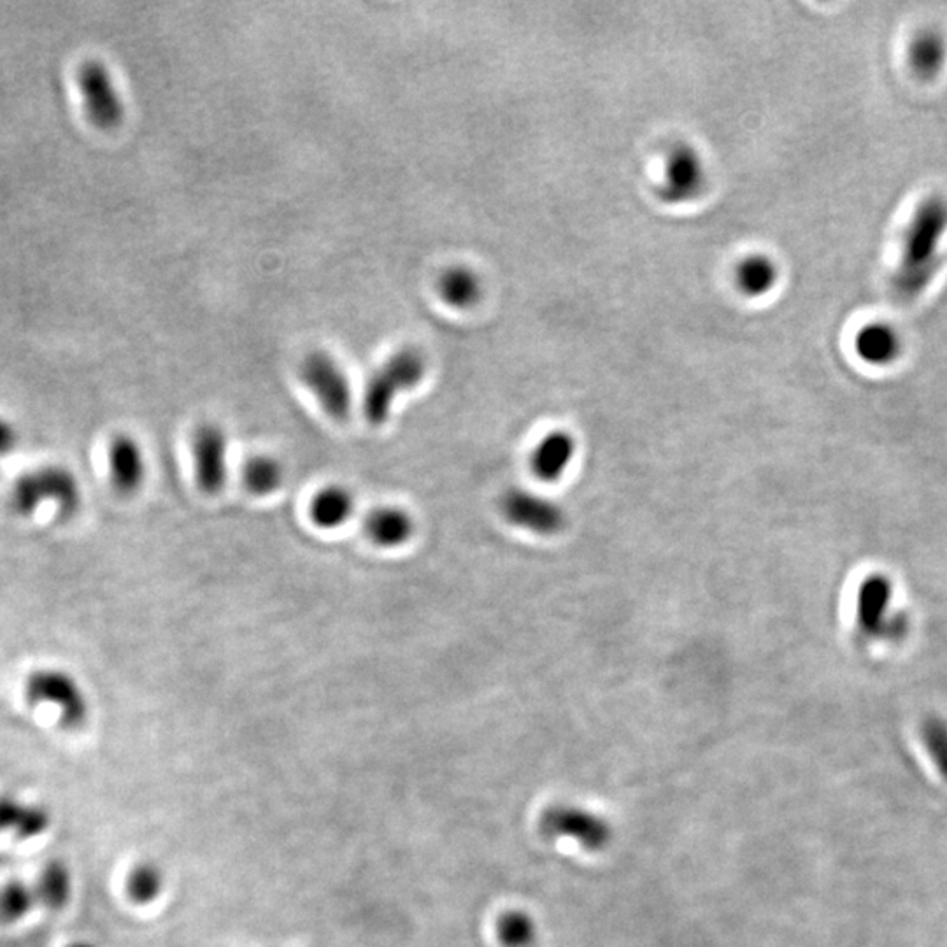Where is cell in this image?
Here are the masks:
<instances>
[{"label": "cell", "mask_w": 947, "mask_h": 947, "mask_svg": "<svg viewBox=\"0 0 947 947\" xmlns=\"http://www.w3.org/2000/svg\"><path fill=\"white\" fill-rule=\"evenodd\" d=\"M946 230V197L923 200L907 227L902 260L895 274V288L904 300L915 299L932 282L938 265V246Z\"/></svg>", "instance_id": "cell-1"}, {"label": "cell", "mask_w": 947, "mask_h": 947, "mask_svg": "<svg viewBox=\"0 0 947 947\" xmlns=\"http://www.w3.org/2000/svg\"><path fill=\"white\" fill-rule=\"evenodd\" d=\"M45 502H53L62 518H71L83 502L82 485L71 469L50 463L23 472L11 486L10 506L18 516L36 514Z\"/></svg>", "instance_id": "cell-2"}, {"label": "cell", "mask_w": 947, "mask_h": 947, "mask_svg": "<svg viewBox=\"0 0 947 947\" xmlns=\"http://www.w3.org/2000/svg\"><path fill=\"white\" fill-rule=\"evenodd\" d=\"M426 372L425 357L418 349H400L369 379L363 394V414L371 425L388 422L397 395L411 390Z\"/></svg>", "instance_id": "cell-3"}, {"label": "cell", "mask_w": 947, "mask_h": 947, "mask_svg": "<svg viewBox=\"0 0 947 947\" xmlns=\"http://www.w3.org/2000/svg\"><path fill=\"white\" fill-rule=\"evenodd\" d=\"M23 694L33 708L53 706L59 709L60 723L65 728H79L88 720L87 695L67 671L45 666L30 672Z\"/></svg>", "instance_id": "cell-4"}, {"label": "cell", "mask_w": 947, "mask_h": 947, "mask_svg": "<svg viewBox=\"0 0 947 947\" xmlns=\"http://www.w3.org/2000/svg\"><path fill=\"white\" fill-rule=\"evenodd\" d=\"M540 832L551 840H572L586 851H602L612 840V826L606 818L572 803L548 809L540 820Z\"/></svg>", "instance_id": "cell-5"}, {"label": "cell", "mask_w": 947, "mask_h": 947, "mask_svg": "<svg viewBox=\"0 0 947 947\" xmlns=\"http://www.w3.org/2000/svg\"><path fill=\"white\" fill-rule=\"evenodd\" d=\"M300 379L313 391L328 416L345 422L353 409V394L348 376L327 353H311L300 363Z\"/></svg>", "instance_id": "cell-6"}, {"label": "cell", "mask_w": 947, "mask_h": 947, "mask_svg": "<svg viewBox=\"0 0 947 947\" xmlns=\"http://www.w3.org/2000/svg\"><path fill=\"white\" fill-rule=\"evenodd\" d=\"M77 85L88 120L102 130L119 127L125 114V105L114 87L110 68L99 60H87L77 71Z\"/></svg>", "instance_id": "cell-7"}, {"label": "cell", "mask_w": 947, "mask_h": 947, "mask_svg": "<svg viewBox=\"0 0 947 947\" xmlns=\"http://www.w3.org/2000/svg\"><path fill=\"white\" fill-rule=\"evenodd\" d=\"M191 451L196 462V477L200 490L208 495H219L227 483L228 439L219 425H202L191 439Z\"/></svg>", "instance_id": "cell-8"}, {"label": "cell", "mask_w": 947, "mask_h": 947, "mask_svg": "<svg viewBox=\"0 0 947 947\" xmlns=\"http://www.w3.org/2000/svg\"><path fill=\"white\" fill-rule=\"evenodd\" d=\"M706 186V167L697 151L689 146H675L669 151L660 183V199L666 204H685L697 199Z\"/></svg>", "instance_id": "cell-9"}, {"label": "cell", "mask_w": 947, "mask_h": 947, "mask_svg": "<svg viewBox=\"0 0 947 947\" xmlns=\"http://www.w3.org/2000/svg\"><path fill=\"white\" fill-rule=\"evenodd\" d=\"M503 516L512 525L539 535H555L565 526V514L558 503L525 490H509L502 499Z\"/></svg>", "instance_id": "cell-10"}, {"label": "cell", "mask_w": 947, "mask_h": 947, "mask_svg": "<svg viewBox=\"0 0 947 947\" xmlns=\"http://www.w3.org/2000/svg\"><path fill=\"white\" fill-rule=\"evenodd\" d=\"M110 479L120 495H134L146 479V458L136 437L128 434L114 436L108 449Z\"/></svg>", "instance_id": "cell-11"}, {"label": "cell", "mask_w": 947, "mask_h": 947, "mask_svg": "<svg viewBox=\"0 0 947 947\" xmlns=\"http://www.w3.org/2000/svg\"><path fill=\"white\" fill-rule=\"evenodd\" d=\"M51 826L50 812L39 803L25 802L14 795H0V834L16 840L41 837Z\"/></svg>", "instance_id": "cell-12"}, {"label": "cell", "mask_w": 947, "mask_h": 947, "mask_svg": "<svg viewBox=\"0 0 947 947\" xmlns=\"http://www.w3.org/2000/svg\"><path fill=\"white\" fill-rule=\"evenodd\" d=\"M892 585L883 576H872L863 581L858 591L857 620L860 632L867 637H883L888 623Z\"/></svg>", "instance_id": "cell-13"}, {"label": "cell", "mask_w": 947, "mask_h": 947, "mask_svg": "<svg viewBox=\"0 0 947 947\" xmlns=\"http://www.w3.org/2000/svg\"><path fill=\"white\" fill-rule=\"evenodd\" d=\"M365 534L379 548H399L413 537L414 520L400 508H377L365 520Z\"/></svg>", "instance_id": "cell-14"}, {"label": "cell", "mask_w": 947, "mask_h": 947, "mask_svg": "<svg viewBox=\"0 0 947 947\" xmlns=\"http://www.w3.org/2000/svg\"><path fill=\"white\" fill-rule=\"evenodd\" d=\"M574 439L565 432H551L540 440L532 454L535 476L546 483L560 479L574 457Z\"/></svg>", "instance_id": "cell-15"}, {"label": "cell", "mask_w": 947, "mask_h": 947, "mask_svg": "<svg viewBox=\"0 0 947 947\" xmlns=\"http://www.w3.org/2000/svg\"><path fill=\"white\" fill-rule=\"evenodd\" d=\"M353 512V494L339 485L325 486L309 503L311 522L323 531H334L345 525Z\"/></svg>", "instance_id": "cell-16"}, {"label": "cell", "mask_w": 947, "mask_h": 947, "mask_svg": "<svg viewBox=\"0 0 947 947\" xmlns=\"http://www.w3.org/2000/svg\"><path fill=\"white\" fill-rule=\"evenodd\" d=\"M855 348L867 363L888 365L902 351V340L888 323H871L858 332Z\"/></svg>", "instance_id": "cell-17"}, {"label": "cell", "mask_w": 947, "mask_h": 947, "mask_svg": "<svg viewBox=\"0 0 947 947\" xmlns=\"http://www.w3.org/2000/svg\"><path fill=\"white\" fill-rule=\"evenodd\" d=\"M437 291L446 304L457 309H469L477 304L483 295V283L472 269H448L437 279Z\"/></svg>", "instance_id": "cell-18"}, {"label": "cell", "mask_w": 947, "mask_h": 947, "mask_svg": "<svg viewBox=\"0 0 947 947\" xmlns=\"http://www.w3.org/2000/svg\"><path fill=\"white\" fill-rule=\"evenodd\" d=\"M34 888L41 906L50 911H62L73 897V875L64 861H48Z\"/></svg>", "instance_id": "cell-19"}, {"label": "cell", "mask_w": 947, "mask_h": 947, "mask_svg": "<svg viewBox=\"0 0 947 947\" xmlns=\"http://www.w3.org/2000/svg\"><path fill=\"white\" fill-rule=\"evenodd\" d=\"M947 60V42L937 30H921L909 48V64L923 79H932L943 71Z\"/></svg>", "instance_id": "cell-20"}, {"label": "cell", "mask_w": 947, "mask_h": 947, "mask_svg": "<svg viewBox=\"0 0 947 947\" xmlns=\"http://www.w3.org/2000/svg\"><path fill=\"white\" fill-rule=\"evenodd\" d=\"M780 279V269L767 254H751L735 269V283L746 297H762Z\"/></svg>", "instance_id": "cell-21"}, {"label": "cell", "mask_w": 947, "mask_h": 947, "mask_svg": "<svg viewBox=\"0 0 947 947\" xmlns=\"http://www.w3.org/2000/svg\"><path fill=\"white\" fill-rule=\"evenodd\" d=\"M285 469L282 462L269 454L250 458L242 468V483L254 495H269L283 485Z\"/></svg>", "instance_id": "cell-22"}, {"label": "cell", "mask_w": 947, "mask_h": 947, "mask_svg": "<svg viewBox=\"0 0 947 947\" xmlns=\"http://www.w3.org/2000/svg\"><path fill=\"white\" fill-rule=\"evenodd\" d=\"M39 904L34 886L25 881L13 880L0 888V921L14 925L25 920Z\"/></svg>", "instance_id": "cell-23"}, {"label": "cell", "mask_w": 947, "mask_h": 947, "mask_svg": "<svg viewBox=\"0 0 947 947\" xmlns=\"http://www.w3.org/2000/svg\"><path fill=\"white\" fill-rule=\"evenodd\" d=\"M497 935L503 947H532L539 935V926L528 912L512 909L497 921Z\"/></svg>", "instance_id": "cell-24"}, {"label": "cell", "mask_w": 947, "mask_h": 947, "mask_svg": "<svg viewBox=\"0 0 947 947\" xmlns=\"http://www.w3.org/2000/svg\"><path fill=\"white\" fill-rule=\"evenodd\" d=\"M162 892V874L157 867L141 863L132 869L127 877V893L132 902L150 904Z\"/></svg>", "instance_id": "cell-25"}, {"label": "cell", "mask_w": 947, "mask_h": 947, "mask_svg": "<svg viewBox=\"0 0 947 947\" xmlns=\"http://www.w3.org/2000/svg\"><path fill=\"white\" fill-rule=\"evenodd\" d=\"M921 739L925 744L932 762L937 767L938 774L947 781V721L938 717H929L923 720Z\"/></svg>", "instance_id": "cell-26"}, {"label": "cell", "mask_w": 947, "mask_h": 947, "mask_svg": "<svg viewBox=\"0 0 947 947\" xmlns=\"http://www.w3.org/2000/svg\"><path fill=\"white\" fill-rule=\"evenodd\" d=\"M18 443L20 436L16 426L10 420L0 416V458L13 453Z\"/></svg>", "instance_id": "cell-27"}, {"label": "cell", "mask_w": 947, "mask_h": 947, "mask_svg": "<svg viewBox=\"0 0 947 947\" xmlns=\"http://www.w3.org/2000/svg\"><path fill=\"white\" fill-rule=\"evenodd\" d=\"M907 632V618L904 614H897L888 620L884 626L883 637L886 639H900Z\"/></svg>", "instance_id": "cell-28"}, {"label": "cell", "mask_w": 947, "mask_h": 947, "mask_svg": "<svg viewBox=\"0 0 947 947\" xmlns=\"http://www.w3.org/2000/svg\"><path fill=\"white\" fill-rule=\"evenodd\" d=\"M67 947H96V946H91V944H88V943H74V944H71V946H67Z\"/></svg>", "instance_id": "cell-29"}]
</instances>
